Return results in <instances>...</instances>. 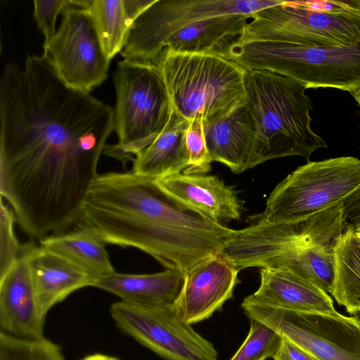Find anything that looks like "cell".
<instances>
[{
	"mask_svg": "<svg viewBox=\"0 0 360 360\" xmlns=\"http://www.w3.org/2000/svg\"><path fill=\"white\" fill-rule=\"evenodd\" d=\"M202 130L212 161L233 172L248 169L256 128L245 100L224 113L202 120Z\"/></svg>",
	"mask_w": 360,
	"mask_h": 360,
	"instance_id": "ac0fdd59",
	"label": "cell"
},
{
	"mask_svg": "<svg viewBox=\"0 0 360 360\" xmlns=\"http://www.w3.org/2000/svg\"><path fill=\"white\" fill-rule=\"evenodd\" d=\"M0 360H65L60 345L45 337L24 339L0 332Z\"/></svg>",
	"mask_w": 360,
	"mask_h": 360,
	"instance_id": "d4e9b609",
	"label": "cell"
},
{
	"mask_svg": "<svg viewBox=\"0 0 360 360\" xmlns=\"http://www.w3.org/2000/svg\"><path fill=\"white\" fill-rule=\"evenodd\" d=\"M89 11L102 45L110 60L121 52L131 27L122 0H92Z\"/></svg>",
	"mask_w": 360,
	"mask_h": 360,
	"instance_id": "cb8c5ba5",
	"label": "cell"
},
{
	"mask_svg": "<svg viewBox=\"0 0 360 360\" xmlns=\"http://www.w3.org/2000/svg\"><path fill=\"white\" fill-rule=\"evenodd\" d=\"M157 65L172 108L188 120L213 117L245 100V68L221 54L165 51Z\"/></svg>",
	"mask_w": 360,
	"mask_h": 360,
	"instance_id": "5b68a950",
	"label": "cell"
},
{
	"mask_svg": "<svg viewBox=\"0 0 360 360\" xmlns=\"http://www.w3.org/2000/svg\"><path fill=\"white\" fill-rule=\"evenodd\" d=\"M110 312L122 331L165 360H217L213 345L179 318L176 305L150 307L120 300Z\"/></svg>",
	"mask_w": 360,
	"mask_h": 360,
	"instance_id": "4fadbf2b",
	"label": "cell"
},
{
	"mask_svg": "<svg viewBox=\"0 0 360 360\" xmlns=\"http://www.w3.org/2000/svg\"><path fill=\"white\" fill-rule=\"evenodd\" d=\"M346 228L343 203L288 223L257 224L236 231L219 255L240 271L316 245L333 246Z\"/></svg>",
	"mask_w": 360,
	"mask_h": 360,
	"instance_id": "9c48e42d",
	"label": "cell"
},
{
	"mask_svg": "<svg viewBox=\"0 0 360 360\" xmlns=\"http://www.w3.org/2000/svg\"><path fill=\"white\" fill-rule=\"evenodd\" d=\"M256 304L299 312L338 316L326 292L286 269L261 268L260 285L246 297L243 305Z\"/></svg>",
	"mask_w": 360,
	"mask_h": 360,
	"instance_id": "2e32d148",
	"label": "cell"
},
{
	"mask_svg": "<svg viewBox=\"0 0 360 360\" xmlns=\"http://www.w3.org/2000/svg\"><path fill=\"white\" fill-rule=\"evenodd\" d=\"M245 70V102L256 128L248 169L285 156L309 162L315 150L327 147L311 128V101L302 84L269 70Z\"/></svg>",
	"mask_w": 360,
	"mask_h": 360,
	"instance_id": "3957f363",
	"label": "cell"
},
{
	"mask_svg": "<svg viewBox=\"0 0 360 360\" xmlns=\"http://www.w3.org/2000/svg\"><path fill=\"white\" fill-rule=\"evenodd\" d=\"M127 19L132 23L156 0H122Z\"/></svg>",
	"mask_w": 360,
	"mask_h": 360,
	"instance_id": "4dcf8cb0",
	"label": "cell"
},
{
	"mask_svg": "<svg viewBox=\"0 0 360 360\" xmlns=\"http://www.w3.org/2000/svg\"><path fill=\"white\" fill-rule=\"evenodd\" d=\"M239 271L219 254L198 264L185 274L176 304L179 318L188 324L201 322L233 297Z\"/></svg>",
	"mask_w": 360,
	"mask_h": 360,
	"instance_id": "5bb4252c",
	"label": "cell"
},
{
	"mask_svg": "<svg viewBox=\"0 0 360 360\" xmlns=\"http://www.w3.org/2000/svg\"><path fill=\"white\" fill-rule=\"evenodd\" d=\"M360 188V160L340 157L307 162L270 193L259 222L300 221L343 203Z\"/></svg>",
	"mask_w": 360,
	"mask_h": 360,
	"instance_id": "ba28073f",
	"label": "cell"
},
{
	"mask_svg": "<svg viewBox=\"0 0 360 360\" xmlns=\"http://www.w3.org/2000/svg\"><path fill=\"white\" fill-rule=\"evenodd\" d=\"M188 124L189 120L172 108L162 132L135 155L131 172L153 179L183 173L188 165L185 142Z\"/></svg>",
	"mask_w": 360,
	"mask_h": 360,
	"instance_id": "44dd1931",
	"label": "cell"
},
{
	"mask_svg": "<svg viewBox=\"0 0 360 360\" xmlns=\"http://www.w3.org/2000/svg\"><path fill=\"white\" fill-rule=\"evenodd\" d=\"M155 181L167 194L216 223L240 218L243 205L236 191L216 176L180 173Z\"/></svg>",
	"mask_w": 360,
	"mask_h": 360,
	"instance_id": "e0dca14e",
	"label": "cell"
},
{
	"mask_svg": "<svg viewBox=\"0 0 360 360\" xmlns=\"http://www.w3.org/2000/svg\"><path fill=\"white\" fill-rule=\"evenodd\" d=\"M184 283V274L166 269L148 274L114 272L97 280L94 287L114 294L127 303L161 307L176 304Z\"/></svg>",
	"mask_w": 360,
	"mask_h": 360,
	"instance_id": "ffe728a7",
	"label": "cell"
},
{
	"mask_svg": "<svg viewBox=\"0 0 360 360\" xmlns=\"http://www.w3.org/2000/svg\"><path fill=\"white\" fill-rule=\"evenodd\" d=\"M282 0H156L131 25L121 55L131 62L157 65L163 42L179 30L221 15H248Z\"/></svg>",
	"mask_w": 360,
	"mask_h": 360,
	"instance_id": "30bf717a",
	"label": "cell"
},
{
	"mask_svg": "<svg viewBox=\"0 0 360 360\" xmlns=\"http://www.w3.org/2000/svg\"><path fill=\"white\" fill-rule=\"evenodd\" d=\"M333 264L330 294L348 313H360V237L350 226L333 245Z\"/></svg>",
	"mask_w": 360,
	"mask_h": 360,
	"instance_id": "603a6c76",
	"label": "cell"
},
{
	"mask_svg": "<svg viewBox=\"0 0 360 360\" xmlns=\"http://www.w3.org/2000/svg\"><path fill=\"white\" fill-rule=\"evenodd\" d=\"M22 255L0 277V332L24 339L44 338L46 318L41 314L27 261Z\"/></svg>",
	"mask_w": 360,
	"mask_h": 360,
	"instance_id": "9a60e30c",
	"label": "cell"
},
{
	"mask_svg": "<svg viewBox=\"0 0 360 360\" xmlns=\"http://www.w3.org/2000/svg\"><path fill=\"white\" fill-rule=\"evenodd\" d=\"M226 56L245 69L291 78L306 89H360V41L342 46H304L278 40L236 41Z\"/></svg>",
	"mask_w": 360,
	"mask_h": 360,
	"instance_id": "277c9868",
	"label": "cell"
},
{
	"mask_svg": "<svg viewBox=\"0 0 360 360\" xmlns=\"http://www.w3.org/2000/svg\"><path fill=\"white\" fill-rule=\"evenodd\" d=\"M0 124V193L20 228L41 240L77 224L115 130L114 109L32 54L4 68Z\"/></svg>",
	"mask_w": 360,
	"mask_h": 360,
	"instance_id": "6da1fadb",
	"label": "cell"
},
{
	"mask_svg": "<svg viewBox=\"0 0 360 360\" xmlns=\"http://www.w3.org/2000/svg\"><path fill=\"white\" fill-rule=\"evenodd\" d=\"M66 3L67 0L34 1V17L45 37L44 44L49 42L56 34V19Z\"/></svg>",
	"mask_w": 360,
	"mask_h": 360,
	"instance_id": "f1b7e54d",
	"label": "cell"
},
{
	"mask_svg": "<svg viewBox=\"0 0 360 360\" xmlns=\"http://www.w3.org/2000/svg\"><path fill=\"white\" fill-rule=\"evenodd\" d=\"M249 319L261 321L319 360H360L358 316H333L269 307L241 306Z\"/></svg>",
	"mask_w": 360,
	"mask_h": 360,
	"instance_id": "8fae6325",
	"label": "cell"
},
{
	"mask_svg": "<svg viewBox=\"0 0 360 360\" xmlns=\"http://www.w3.org/2000/svg\"><path fill=\"white\" fill-rule=\"evenodd\" d=\"M185 142L188 165L183 173L205 174L211 169L212 161L207 150L202 119L195 118L189 120Z\"/></svg>",
	"mask_w": 360,
	"mask_h": 360,
	"instance_id": "83f0119b",
	"label": "cell"
},
{
	"mask_svg": "<svg viewBox=\"0 0 360 360\" xmlns=\"http://www.w3.org/2000/svg\"><path fill=\"white\" fill-rule=\"evenodd\" d=\"M60 26L44 44V53L69 86L90 93L108 77L110 60L101 44L89 9L68 0Z\"/></svg>",
	"mask_w": 360,
	"mask_h": 360,
	"instance_id": "7c38bea8",
	"label": "cell"
},
{
	"mask_svg": "<svg viewBox=\"0 0 360 360\" xmlns=\"http://www.w3.org/2000/svg\"><path fill=\"white\" fill-rule=\"evenodd\" d=\"M39 244L79 269L95 283L115 272L105 243L85 229L77 226L70 231L47 236L39 240Z\"/></svg>",
	"mask_w": 360,
	"mask_h": 360,
	"instance_id": "7402d4cb",
	"label": "cell"
},
{
	"mask_svg": "<svg viewBox=\"0 0 360 360\" xmlns=\"http://www.w3.org/2000/svg\"><path fill=\"white\" fill-rule=\"evenodd\" d=\"M79 360H120L115 356L102 354V353H94L89 354Z\"/></svg>",
	"mask_w": 360,
	"mask_h": 360,
	"instance_id": "1f68e13d",
	"label": "cell"
},
{
	"mask_svg": "<svg viewBox=\"0 0 360 360\" xmlns=\"http://www.w3.org/2000/svg\"><path fill=\"white\" fill-rule=\"evenodd\" d=\"M27 255L38 307L45 318L53 306L73 292L94 287V281L87 274L40 245L28 243Z\"/></svg>",
	"mask_w": 360,
	"mask_h": 360,
	"instance_id": "d6986e66",
	"label": "cell"
},
{
	"mask_svg": "<svg viewBox=\"0 0 360 360\" xmlns=\"http://www.w3.org/2000/svg\"><path fill=\"white\" fill-rule=\"evenodd\" d=\"M351 94L353 96L354 99L358 103L359 105L360 106V89L357 90L356 91L352 92Z\"/></svg>",
	"mask_w": 360,
	"mask_h": 360,
	"instance_id": "d6a6232c",
	"label": "cell"
},
{
	"mask_svg": "<svg viewBox=\"0 0 360 360\" xmlns=\"http://www.w3.org/2000/svg\"><path fill=\"white\" fill-rule=\"evenodd\" d=\"M251 19L238 41L278 40L312 47L360 41V0H283Z\"/></svg>",
	"mask_w": 360,
	"mask_h": 360,
	"instance_id": "8992f818",
	"label": "cell"
},
{
	"mask_svg": "<svg viewBox=\"0 0 360 360\" xmlns=\"http://www.w3.org/2000/svg\"><path fill=\"white\" fill-rule=\"evenodd\" d=\"M76 225L105 244L138 248L184 274L219 254L236 231L182 204L155 179L133 172L98 174Z\"/></svg>",
	"mask_w": 360,
	"mask_h": 360,
	"instance_id": "7a4b0ae2",
	"label": "cell"
},
{
	"mask_svg": "<svg viewBox=\"0 0 360 360\" xmlns=\"http://www.w3.org/2000/svg\"><path fill=\"white\" fill-rule=\"evenodd\" d=\"M355 232L357 233V235L360 237V225L354 228Z\"/></svg>",
	"mask_w": 360,
	"mask_h": 360,
	"instance_id": "836d02e7",
	"label": "cell"
},
{
	"mask_svg": "<svg viewBox=\"0 0 360 360\" xmlns=\"http://www.w3.org/2000/svg\"><path fill=\"white\" fill-rule=\"evenodd\" d=\"M116 92L114 127L118 142L103 153L124 167L167 127L172 105L158 65L123 59L113 76Z\"/></svg>",
	"mask_w": 360,
	"mask_h": 360,
	"instance_id": "52a82bcc",
	"label": "cell"
},
{
	"mask_svg": "<svg viewBox=\"0 0 360 360\" xmlns=\"http://www.w3.org/2000/svg\"><path fill=\"white\" fill-rule=\"evenodd\" d=\"M249 333L240 347L230 360H264L274 358L282 336L268 325L253 319Z\"/></svg>",
	"mask_w": 360,
	"mask_h": 360,
	"instance_id": "484cf974",
	"label": "cell"
},
{
	"mask_svg": "<svg viewBox=\"0 0 360 360\" xmlns=\"http://www.w3.org/2000/svg\"><path fill=\"white\" fill-rule=\"evenodd\" d=\"M16 218L13 210L4 203L1 197L0 203V277H2L22 255L25 244L19 243L14 233Z\"/></svg>",
	"mask_w": 360,
	"mask_h": 360,
	"instance_id": "4316f807",
	"label": "cell"
},
{
	"mask_svg": "<svg viewBox=\"0 0 360 360\" xmlns=\"http://www.w3.org/2000/svg\"><path fill=\"white\" fill-rule=\"evenodd\" d=\"M282 338L280 348L274 356V360H319L307 350Z\"/></svg>",
	"mask_w": 360,
	"mask_h": 360,
	"instance_id": "f546056e",
	"label": "cell"
}]
</instances>
